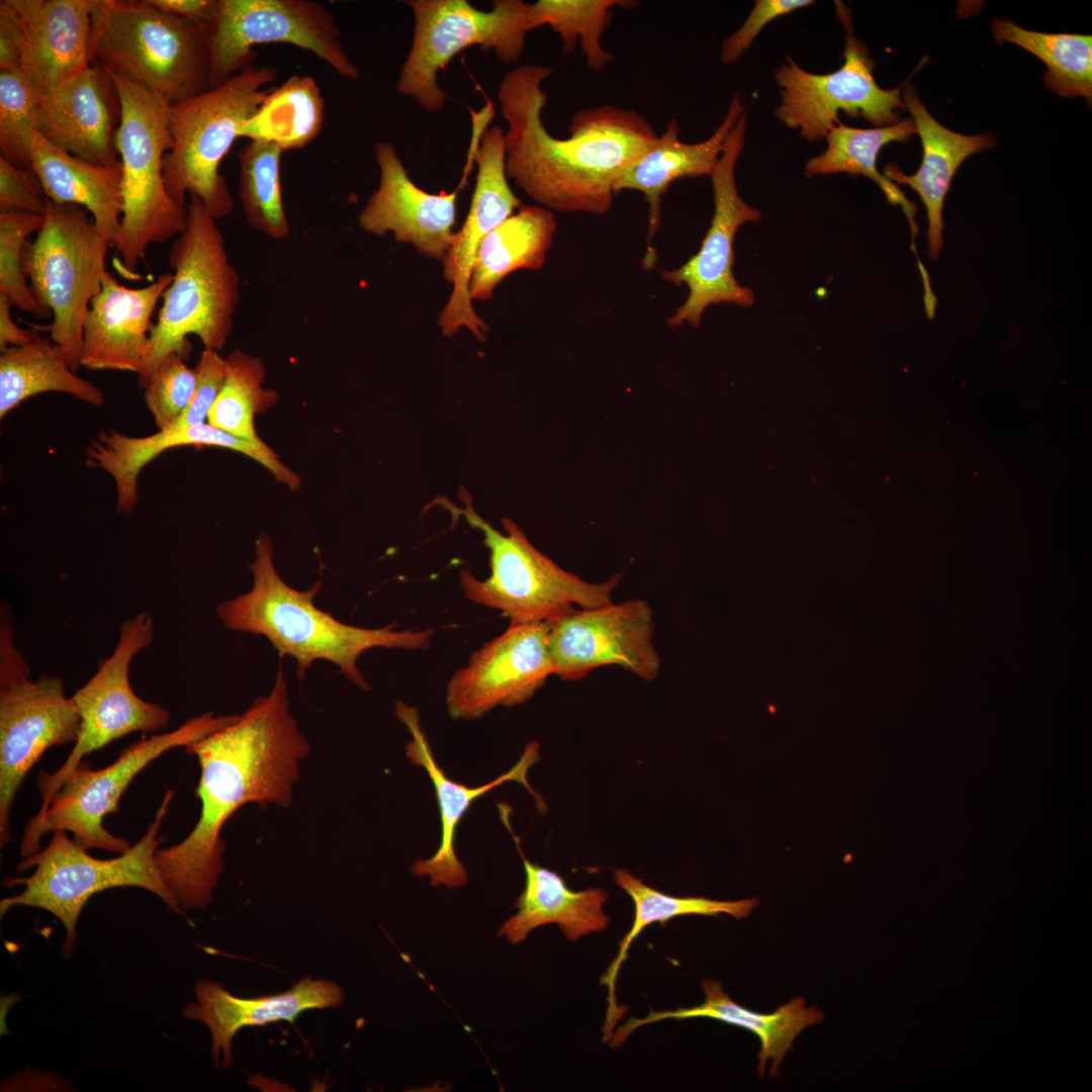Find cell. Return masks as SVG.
Returning a JSON list of instances; mask_svg holds the SVG:
<instances>
[{"label": "cell", "mask_w": 1092, "mask_h": 1092, "mask_svg": "<svg viewBox=\"0 0 1092 1092\" xmlns=\"http://www.w3.org/2000/svg\"><path fill=\"white\" fill-rule=\"evenodd\" d=\"M197 757L199 819L179 843L158 848L160 876L184 911L203 909L223 870L228 819L243 805L289 807L299 762L310 746L289 710L283 670L269 694L257 698L228 726L185 746Z\"/></svg>", "instance_id": "6da1fadb"}, {"label": "cell", "mask_w": 1092, "mask_h": 1092, "mask_svg": "<svg viewBox=\"0 0 1092 1092\" xmlns=\"http://www.w3.org/2000/svg\"><path fill=\"white\" fill-rule=\"evenodd\" d=\"M553 70L523 65L503 78L497 100L505 132L508 178L540 206L567 213L605 214L620 174L658 134L635 109L602 104L578 110L567 139L547 131L542 118L543 82Z\"/></svg>", "instance_id": "7a4b0ae2"}, {"label": "cell", "mask_w": 1092, "mask_h": 1092, "mask_svg": "<svg viewBox=\"0 0 1092 1092\" xmlns=\"http://www.w3.org/2000/svg\"><path fill=\"white\" fill-rule=\"evenodd\" d=\"M273 543L267 534L258 536L250 563V590L221 601L215 608L221 623L232 631L264 636L279 656L292 657L301 680L312 663L327 660L363 691L370 686L358 667V658L372 648L427 649L434 630H397V624L361 628L343 623L314 605L322 581L299 590L278 574Z\"/></svg>", "instance_id": "3957f363"}, {"label": "cell", "mask_w": 1092, "mask_h": 1092, "mask_svg": "<svg viewBox=\"0 0 1092 1092\" xmlns=\"http://www.w3.org/2000/svg\"><path fill=\"white\" fill-rule=\"evenodd\" d=\"M215 220L198 198L190 196L186 230L169 252L173 280L162 295L149 354L138 374L142 388L167 355L188 358L189 335L198 337L204 349L218 352L234 331L241 280Z\"/></svg>", "instance_id": "277c9868"}, {"label": "cell", "mask_w": 1092, "mask_h": 1092, "mask_svg": "<svg viewBox=\"0 0 1092 1092\" xmlns=\"http://www.w3.org/2000/svg\"><path fill=\"white\" fill-rule=\"evenodd\" d=\"M90 65L173 105L209 89V30L148 0H92Z\"/></svg>", "instance_id": "5b68a950"}, {"label": "cell", "mask_w": 1092, "mask_h": 1092, "mask_svg": "<svg viewBox=\"0 0 1092 1092\" xmlns=\"http://www.w3.org/2000/svg\"><path fill=\"white\" fill-rule=\"evenodd\" d=\"M174 791L169 790L144 836L117 857L99 859L56 830L49 844L17 866L18 872L34 868L27 878H8L7 887L23 885L24 890L0 901L1 917L11 908H40L56 916L65 926L63 953L68 958L74 947L76 926L81 911L95 894L111 888L138 887L157 895L177 914L184 915L158 871L155 854L163 840L160 830Z\"/></svg>", "instance_id": "8992f818"}, {"label": "cell", "mask_w": 1092, "mask_h": 1092, "mask_svg": "<svg viewBox=\"0 0 1092 1092\" xmlns=\"http://www.w3.org/2000/svg\"><path fill=\"white\" fill-rule=\"evenodd\" d=\"M276 77L272 66H252L171 105L173 145L165 156L164 180L175 201L185 205L187 194L196 197L215 219L234 210L235 200L219 166Z\"/></svg>", "instance_id": "52a82bcc"}, {"label": "cell", "mask_w": 1092, "mask_h": 1092, "mask_svg": "<svg viewBox=\"0 0 1092 1092\" xmlns=\"http://www.w3.org/2000/svg\"><path fill=\"white\" fill-rule=\"evenodd\" d=\"M464 504L463 509L451 504L445 508L481 531L491 569L483 580L468 569L460 571V586L469 601L500 611L515 624L551 622L575 607L593 609L613 603L620 573L599 583L583 580L537 550L511 519L502 520L503 534L474 512L467 497Z\"/></svg>", "instance_id": "ba28073f"}, {"label": "cell", "mask_w": 1092, "mask_h": 1092, "mask_svg": "<svg viewBox=\"0 0 1092 1092\" xmlns=\"http://www.w3.org/2000/svg\"><path fill=\"white\" fill-rule=\"evenodd\" d=\"M108 72V71H107ZM121 101L115 146L122 168V269L134 273L149 246L184 233L187 206L167 192L164 160L171 150V103L126 77L108 72Z\"/></svg>", "instance_id": "9c48e42d"}, {"label": "cell", "mask_w": 1092, "mask_h": 1092, "mask_svg": "<svg viewBox=\"0 0 1092 1092\" xmlns=\"http://www.w3.org/2000/svg\"><path fill=\"white\" fill-rule=\"evenodd\" d=\"M43 216L36 238L24 247L23 268L34 296L51 310L53 321L31 328L50 334L76 373L81 366L84 317L101 289L112 246L100 236L84 207L48 199Z\"/></svg>", "instance_id": "30bf717a"}, {"label": "cell", "mask_w": 1092, "mask_h": 1092, "mask_svg": "<svg viewBox=\"0 0 1092 1092\" xmlns=\"http://www.w3.org/2000/svg\"><path fill=\"white\" fill-rule=\"evenodd\" d=\"M9 609L0 627V844L11 840L10 813L26 775L51 747L75 743L81 720L63 679L29 678V666L13 642Z\"/></svg>", "instance_id": "8fae6325"}, {"label": "cell", "mask_w": 1092, "mask_h": 1092, "mask_svg": "<svg viewBox=\"0 0 1092 1092\" xmlns=\"http://www.w3.org/2000/svg\"><path fill=\"white\" fill-rule=\"evenodd\" d=\"M405 4L414 13L415 25L396 90L429 112L442 109L448 98L438 84V73L456 55L478 46L481 52L492 50L502 63H516L531 31L530 3L522 0H494L488 11L466 0H408Z\"/></svg>", "instance_id": "7c38bea8"}, {"label": "cell", "mask_w": 1092, "mask_h": 1092, "mask_svg": "<svg viewBox=\"0 0 1092 1092\" xmlns=\"http://www.w3.org/2000/svg\"><path fill=\"white\" fill-rule=\"evenodd\" d=\"M835 14L844 27V62L829 74H814L802 69L791 57L776 70L780 104L777 119L799 130L808 142L825 139L839 123V112L862 118L877 127L900 121L899 109H906L902 91L909 79L887 90L875 81L874 60L868 47L854 33L851 12L835 2Z\"/></svg>", "instance_id": "4fadbf2b"}, {"label": "cell", "mask_w": 1092, "mask_h": 1092, "mask_svg": "<svg viewBox=\"0 0 1092 1092\" xmlns=\"http://www.w3.org/2000/svg\"><path fill=\"white\" fill-rule=\"evenodd\" d=\"M210 35L209 89L254 66V47L287 43L314 54L339 75L356 80L334 13L311 0H217Z\"/></svg>", "instance_id": "5bb4252c"}, {"label": "cell", "mask_w": 1092, "mask_h": 1092, "mask_svg": "<svg viewBox=\"0 0 1092 1092\" xmlns=\"http://www.w3.org/2000/svg\"><path fill=\"white\" fill-rule=\"evenodd\" d=\"M238 716L203 713L173 731L130 744L114 762L101 769L80 762L52 798L34 836V853L41 849L42 835L56 830L71 832L73 840L85 849L101 848L116 853L129 849L132 844L106 830L103 819L118 812L119 800L131 781L164 752L208 736L233 723Z\"/></svg>", "instance_id": "9a60e30c"}, {"label": "cell", "mask_w": 1092, "mask_h": 1092, "mask_svg": "<svg viewBox=\"0 0 1092 1092\" xmlns=\"http://www.w3.org/2000/svg\"><path fill=\"white\" fill-rule=\"evenodd\" d=\"M746 127L745 112L727 136L710 175L714 213L699 252L678 268L662 273L665 280L689 288L686 301L667 320L669 327L688 323L699 328L702 314L710 304L749 307L755 301L754 292L740 285L732 271L736 233L742 224L756 222L761 217L760 210L741 198L735 182V167L744 146Z\"/></svg>", "instance_id": "2e32d148"}, {"label": "cell", "mask_w": 1092, "mask_h": 1092, "mask_svg": "<svg viewBox=\"0 0 1092 1092\" xmlns=\"http://www.w3.org/2000/svg\"><path fill=\"white\" fill-rule=\"evenodd\" d=\"M653 636V612L642 599L575 608L549 622L553 674L578 680L598 667L617 665L652 681L660 671Z\"/></svg>", "instance_id": "e0dca14e"}, {"label": "cell", "mask_w": 1092, "mask_h": 1092, "mask_svg": "<svg viewBox=\"0 0 1092 1092\" xmlns=\"http://www.w3.org/2000/svg\"><path fill=\"white\" fill-rule=\"evenodd\" d=\"M154 633L148 613L125 620L111 655L99 661L95 674L72 696L81 725L65 760L67 769H74L84 756L129 733L158 732L169 725L170 712L141 699L129 684L130 663L152 644Z\"/></svg>", "instance_id": "ac0fdd59"}, {"label": "cell", "mask_w": 1092, "mask_h": 1092, "mask_svg": "<svg viewBox=\"0 0 1092 1092\" xmlns=\"http://www.w3.org/2000/svg\"><path fill=\"white\" fill-rule=\"evenodd\" d=\"M549 622L515 624L492 638L449 679L445 702L454 720H474L496 707L531 699L553 674Z\"/></svg>", "instance_id": "d6986e66"}, {"label": "cell", "mask_w": 1092, "mask_h": 1092, "mask_svg": "<svg viewBox=\"0 0 1092 1092\" xmlns=\"http://www.w3.org/2000/svg\"><path fill=\"white\" fill-rule=\"evenodd\" d=\"M476 183L470 208L460 231L443 259L446 281L452 292L440 315L439 326L445 337L468 329L478 341L485 339L488 328L471 302L469 282L474 262L485 237L521 207V200L511 189L506 173L505 131L499 126L484 128L475 152Z\"/></svg>", "instance_id": "ffe728a7"}, {"label": "cell", "mask_w": 1092, "mask_h": 1092, "mask_svg": "<svg viewBox=\"0 0 1092 1092\" xmlns=\"http://www.w3.org/2000/svg\"><path fill=\"white\" fill-rule=\"evenodd\" d=\"M374 154L379 183L357 216L359 226L378 237L392 233L396 242L443 260L454 241L456 199L471 172L474 152L468 150L458 186L440 194L428 193L411 180L393 144L378 142Z\"/></svg>", "instance_id": "44dd1931"}, {"label": "cell", "mask_w": 1092, "mask_h": 1092, "mask_svg": "<svg viewBox=\"0 0 1092 1092\" xmlns=\"http://www.w3.org/2000/svg\"><path fill=\"white\" fill-rule=\"evenodd\" d=\"M121 101L112 76L89 65L40 92L38 132L85 161L115 166Z\"/></svg>", "instance_id": "7402d4cb"}, {"label": "cell", "mask_w": 1092, "mask_h": 1092, "mask_svg": "<svg viewBox=\"0 0 1092 1092\" xmlns=\"http://www.w3.org/2000/svg\"><path fill=\"white\" fill-rule=\"evenodd\" d=\"M395 715L412 735V739L405 745L407 758L413 764L426 770L434 786L441 820V839L436 852L427 859H417L411 871L418 877L429 876L432 887L443 885L448 889L460 888L467 883L468 874L456 855V831L463 816L475 800L500 785L514 781L523 784L533 795L539 811L546 809L542 799L527 781L529 768L540 758L539 743L537 741L528 743L519 760L505 774L486 784L469 787L447 777L438 764L422 729L420 714L416 707L397 701Z\"/></svg>", "instance_id": "603a6c76"}, {"label": "cell", "mask_w": 1092, "mask_h": 1092, "mask_svg": "<svg viewBox=\"0 0 1092 1092\" xmlns=\"http://www.w3.org/2000/svg\"><path fill=\"white\" fill-rule=\"evenodd\" d=\"M172 280V273H164L129 288L106 271L84 317L81 366L139 374L150 350L153 313Z\"/></svg>", "instance_id": "cb8c5ba5"}, {"label": "cell", "mask_w": 1092, "mask_h": 1092, "mask_svg": "<svg viewBox=\"0 0 1092 1092\" xmlns=\"http://www.w3.org/2000/svg\"><path fill=\"white\" fill-rule=\"evenodd\" d=\"M745 112L741 95L735 93L724 119L713 134L706 141L695 144L684 143L679 138L678 121L675 118L670 119L653 145L616 180L615 193L622 190L640 191L648 204L647 248L642 261L645 269L653 268L657 260L651 241L661 224L662 195L678 179L710 177L727 136Z\"/></svg>", "instance_id": "d4e9b609"}, {"label": "cell", "mask_w": 1092, "mask_h": 1092, "mask_svg": "<svg viewBox=\"0 0 1092 1092\" xmlns=\"http://www.w3.org/2000/svg\"><path fill=\"white\" fill-rule=\"evenodd\" d=\"M197 1002L183 1010V1016L203 1022L210 1030L212 1058L221 1067L233 1062L232 1042L245 1026L265 1025L279 1020L293 1022L303 1011L336 1008L344 997L343 989L335 982L306 977L290 990L258 998H240L228 992L221 984L200 980L195 986Z\"/></svg>", "instance_id": "484cf974"}, {"label": "cell", "mask_w": 1092, "mask_h": 1092, "mask_svg": "<svg viewBox=\"0 0 1092 1092\" xmlns=\"http://www.w3.org/2000/svg\"><path fill=\"white\" fill-rule=\"evenodd\" d=\"M500 819L510 831L522 857L525 871V887L515 905L518 912L499 927L497 935L517 944L526 939L535 928L556 923L566 938L574 942L580 936L606 929L609 917L603 906L608 893L600 888L581 891L569 889L563 877L554 871L530 861L524 854L520 837L512 830L511 807L497 803Z\"/></svg>", "instance_id": "4316f807"}, {"label": "cell", "mask_w": 1092, "mask_h": 1092, "mask_svg": "<svg viewBox=\"0 0 1092 1092\" xmlns=\"http://www.w3.org/2000/svg\"><path fill=\"white\" fill-rule=\"evenodd\" d=\"M902 99L921 140L922 162L912 175L905 174L893 163L885 167L883 175L891 182L908 185L920 196L928 219V256L935 260L943 247L942 211L951 180L969 156L991 148L994 139L989 133L967 135L943 126L929 113L916 89L908 83L902 91Z\"/></svg>", "instance_id": "83f0119b"}, {"label": "cell", "mask_w": 1092, "mask_h": 1092, "mask_svg": "<svg viewBox=\"0 0 1092 1092\" xmlns=\"http://www.w3.org/2000/svg\"><path fill=\"white\" fill-rule=\"evenodd\" d=\"M705 994L702 1004L690 1008L654 1011L642 1017L629 1018L613 1031L610 1046H620L638 1027L663 1019L682 1020L698 1017L718 1019L725 1023L745 1028L755 1033L760 1041L757 1055L759 1063L756 1071L764 1074L767 1060H771L769 1076L779 1075V1069L787 1052L792 1049L798 1034L806 1027L821 1023L824 1014L817 1007H807L803 998H794L769 1014L758 1013L734 1002L723 991L722 983L705 980L701 984Z\"/></svg>", "instance_id": "f1b7e54d"}, {"label": "cell", "mask_w": 1092, "mask_h": 1092, "mask_svg": "<svg viewBox=\"0 0 1092 1092\" xmlns=\"http://www.w3.org/2000/svg\"><path fill=\"white\" fill-rule=\"evenodd\" d=\"M31 171L46 196L57 204H74L91 213L102 238L115 249L121 242L122 168L94 164L48 142L38 131L30 149Z\"/></svg>", "instance_id": "f546056e"}, {"label": "cell", "mask_w": 1092, "mask_h": 1092, "mask_svg": "<svg viewBox=\"0 0 1092 1092\" xmlns=\"http://www.w3.org/2000/svg\"><path fill=\"white\" fill-rule=\"evenodd\" d=\"M40 92L90 65L92 0H8Z\"/></svg>", "instance_id": "4dcf8cb0"}, {"label": "cell", "mask_w": 1092, "mask_h": 1092, "mask_svg": "<svg viewBox=\"0 0 1092 1092\" xmlns=\"http://www.w3.org/2000/svg\"><path fill=\"white\" fill-rule=\"evenodd\" d=\"M556 228L550 209L533 205L521 206L498 224L478 250L469 282L471 300L489 299L495 286L517 269L541 268Z\"/></svg>", "instance_id": "1f68e13d"}, {"label": "cell", "mask_w": 1092, "mask_h": 1092, "mask_svg": "<svg viewBox=\"0 0 1092 1092\" xmlns=\"http://www.w3.org/2000/svg\"><path fill=\"white\" fill-rule=\"evenodd\" d=\"M614 880L631 897L635 912L633 924L620 941L616 958L601 978V984L608 988V1008L603 1027V1041L610 1040L616 1023L626 1011V1008L619 1007L616 1001V980L622 964L627 959L630 945L645 927L656 922L663 926L670 919L691 914L717 916L725 913L741 919L747 917L757 905V900L753 898L718 901L705 897L670 896L647 886L626 869L616 870Z\"/></svg>", "instance_id": "d6a6232c"}, {"label": "cell", "mask_w": 1092, "mask_h": 1092, "mask_svg": "<svg viewBox=\"0 0 1092 1092\" xmlns=\"http://www.w3.org/2000/svg\"><path fill=\"white\" fill-rule=\"evenodd\" d=\"M55 391L71 394L94 406H102L103 391L73 372L62 349L50 338L0 354V419L34 395Z\"/></svg>", "instance_id": "836d02e7"}, {"label": "cell", "mask_w": 1092, "mask_h": 1092, "mask_svg": "<svg viewBox=\"0 0 1092 1092\" xmlns=\"http://www.w3.org/2000/svg\"><path fill=\"white\" fill-rule=\"evenodd\" d=\"M915 133L912 118L901 119L889 126L874 128H855L839 122L825 138L826 150L808 160L804 174L807 177H813L846 173L862 175L871 179L881 188L891 204L901 206L910 224L914 249V239L918 233V226L914 220L916 205L878 171L877 160L883 147L893 142H908Z\"/></svg>", "instance_id": "e575fe53"}, {"label": "cell", "mask_w": 1092, "mask_h": 1092, "mask_svg": "<svg viewBox=\"0 0 1092 1092\" xmlns=\"http://www.w3.org/2000/svg\"><path fill=\"white\" fill-rule=\"evenodd\" d=\"M325 99L315 79L292 75L269 89L255 114L240 129V138L272 143L283 152L309 145L322 131Z\"/></svg>", "instance_id": "d590c367"}, {"label": "cell", "mask_w": 1092, "mask_h": 1092, "mask_svg": "<svg viewBox=\"0 0 1092 1092\" xmlns=\"http://www.w3.org/2000/svg\"><path fill=\"white\" fill-rule=\"evenodd\" d=\"M997 43L1011 42L1040 59L1048 68L1044 83L1061 96L1092 100V37L1027 30L1008 19H995Z\"/></svg>", "instance_id": "8d00e7d4"}, {"label": "cell", "mask_w": 1092, "mask_h": 1092, "mask_svg": "<svg viewBox=\"0 0 1092 1092\" xmlns=\"http://www.w3.org/2000/svg\"><path fill=\"white\" fill-rule=\"evenodd\" d=\"M628 0H539L530 3L531 30L549 25L560 35L562 52L571 55L577 43L589 70L599 72L615 57L602 46V37L613 18V8H631Z\"/></svg>", "instance_id": "74e56055"}, {"label": "cell", "mask_w": 1092, "mask_h": 1092, "mask_svg": "<svg viewBox=\"0 0 1092 1092\" xmlns=\"http://www.w3.org/2000/svg\"><path fill=\"white\" fill-rule=\"evenodd\" d=\"M282 149L272 143L248 141L238 153L239 198L247 223L281 240L290 234L281 186Z\"/></svg>", "instance_id": "f35d334b"}, {"label": "cell", "mask_w": 1092, "mask_h": 1092, "mask_svg": "<svg viewBox=\"0 0 1092 1092\" xmlns=\"http://www.w3.org/2000/svg\"><path fill=\"white\" fill-rule=\"evenodd\" d=\"M226 376L211 406L207 423L237 437L256 441L255 417L271 408L278 400L273 388L265 387L263 361L240 349L225 357Z\"/></svg>", "instance_id": "ab89813d"}, {"label": "cell", "mask_w": 1092, "mask_h": 1092, "mask_svg": "<svg viewBox=\"0 0 1092 1092\" xmlns=\"http://www.w3.org/2000/svg\"><path fill=\"white\" fill-rule=\"evenodd\" d=\"M40 90L27 70L0 71L1 157L30 170L32 139L38 131Z\"/></svg>", "instance_id": "60d3db41"}, {"label": "cell", "mask_w": 1092, "mask_h": 1092, "mask_svg": "<svg viewBox=\"0 0 1092 1092\" xmlns=\"http://www.w3.org/2000/svg\"><path fill=\"white\" fill-rule=\"evenodd\" d=\"M44 216L25 212H0V294L12 306L40 318L52 316L34 296L23 268L26 240L42 228Z\"/></svg>", "instance_id": "b9f144b4"}, {"label": "cell", "mask_w": 1092, "mask_h": 1092, "mask_svg": "<svg viewBox=\"0 0 1092 1092\" xmlns=\"http://www.w3.org/2000/svg\"><path fill=\"white\" fill-rule=\"evenodd\" d=\"M171 353L161 360L145 389V402L159 431L172 429L188 407L197 382L195 368Z\"/></svg>", "instance_id": "7bdbcfd3"}, {"label": "cell", "mask_w": 1092, "mask_h": 1092, "mask_svg": "<svg viewBox=\"0 0 1092 1092\" xmlns=\"http://www.w3.org/2000/svg\"><path fill=\"white\" fill-rule=\"evenodd\" d=\"M813 3L811 0H756L743 24L722 42L720 61L723 64L737 62L765 25Z\"/></svg>", "instance_id": "ee69618b"}, {"label": "cell", "mask_w": 1092, "mask_h": 1092, "mask_svg": "<svg viewBox=\"0 0 1092 1092\" xmlns=\"http://www.w3.org/2000/svg\"><path fill=\"white\" fill-rule=\"evenodd\" d=\"M194 368L197 382L193 397L173 428L207 423L209 411L225 380L226 362L217 351L204 349Z\"/></svg>", "instance_id": "f6af8a7d"}, {"label": "cell", "mask_w": 1092, "mask_h": 1092, "mask_svg": "<svg viewBox=\"0 0 1092 1092\" xmlns=\"http://www.w3.org/2000/svg\"><path fill=\"white\" fill-rule=\"evenodd\" d=\"M47 204L48 198L33 172L0 156V212L43 215Z\"/></svg>", "instance_id": "bcb514c9"}, {"label": "cell", "mask_w": 1092, "mask_h": 1092, "mask_svg": "<svg viewBox=\"0 0 1092 1092\" xmlns=\"http://www.w3.org/2000/svg\"><path fill=\"white\" fill-rule=\"evenodd\" d=\"M17 70L29 71L26 38L15 10L8 0H1L0 71Z\"/></svg>", "instance_id": "7dc6e473"}, {"label": "cell", "mask_w": 1092, "mask_h": 1092, "mask_svg": "<svg viewBox=\"0 0 1092 1092\" xmlns=\"http://www.w3.org/2000/svg\"><path fill=\"white\" fill-rule=\"evenodd\" d=\"M156 8L209 28L217 0H148Z\"/></svg>", "instance_id": "c3c4849f"}, {"label": "cell", "mask_w": 1092, "mask_h": 1092, "mask_svg": "<svg viewBox=\"0 0 1092 1092\" xmlns=\"http://www.w3.org/2000/svg\"><path fill=\"white\" fill-rule=\"evenodd\" d=\"M11 303L0 294V352L9 347L23 346L39 338V332L18 327L11 315Z\"/></svg>", "instance_id": "681fc988"}]
</instances>
